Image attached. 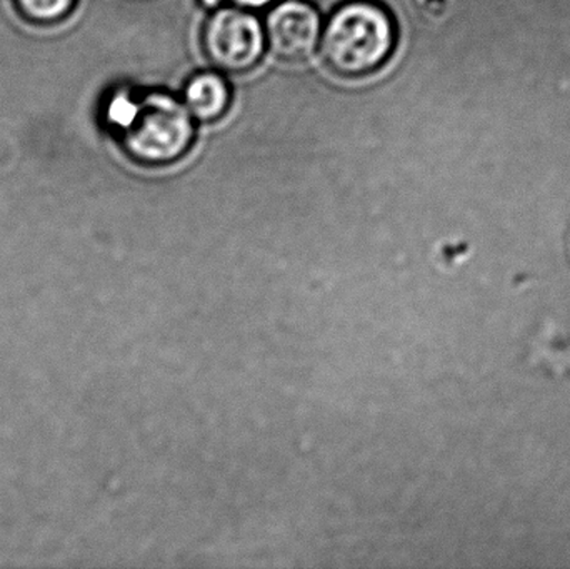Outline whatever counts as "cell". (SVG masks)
Masks as SVG:
<instances>
[{"label":"cell","mask_w":570,"mask_h":569,"mask_svg":"<svg viewBox=\"0 0 570 569\" xmlns=\"http://www.w3.org/2000/svg\"><path fill=\"white\" fill-rule=\"evenodd\" d=\"M106 119L124 154L144 167L179 163L196 143V119L180 97L163 90H119L107 102Z\"/></svg>","instance_id":"obj_1"},{"label":"cell","mask_w":570,"mask_h":569,"mask_svg":"<svg viewBox=\"0 0 570 569\" xmlns=\"http://www.w3.org/2000/svg\"><path fill=\"white\" fill-rule=\"evenodd\" d=\"M395 46L397 26L382 3L347 0L324 20L318 50L335 76L361 79L377 72L391 59Z\"/></svg>","instance_id":"obj_2"},{"label":"cell","mask_w":570,"mask_h":569,"mask_svg":"<svg viewBox=\"0 0 570 569\" xmlns=\"http://www.w3.org/2000/svg\"><path fill=\"white\" fill-rule=\"evenodd\" d=\"M200 46L213 69L224 73L249 72L267 50L264 20L254 9L223 3L207 16Z\"/></svg>","instance_id":"obj_3"},{"label":"cell","mask_w":570,"mask_h":569,"mask_svg":"<svg viewBox=\"0 0 570 569\" xmlns=\"http://www.w3.org/2000/svg\"><path fill=\"white\" fill-rule=\"evenodd\" d=\"M267 50L283 62H305L321 46L324 20L307 0H281L264 19Z\"/></svg>","instance_id":"obj_4"},{"label":"cell","mask_w":570,"mask_h":569,"mask_svg":"<svg viewBox=\"0 0 570 569\" xmlns=\"http://www.w3.org/2000/svg\"><path fill=\"white\" fill-rule=\"evenodd\" d=\"M180 99L196 122L213 124L229 112L233 106V89L220 70H199L184 84Z\"/></svg>","instance_id":"obj_5"},{"label":"cell","mask_w":570,"mask_h":569,"mask_svg":"<svg viewBox=\"0 0 570 569\" xmlns=\"http://www.w3.org/2000/svg\"><path fill=\"white\" fill-rule=\"evenodd\" d=\"M77 0H16L17 10L27 22L56 26L73 12Z\"/></svg>","instance_id":"obj_6"},{"label":"cell","mask_w":570,"mask_h":569,"mask_svg":"<svg viewBox=\"0 0 570 569\" xmlns=\"http://www.w3.org/2000/svg\"><path fill=\"white\" fill-rule=\"evenodd\" d=\"M220 3L229 6L246 7V9H257V7L269 6L274 0H219Z\"/></svg>","instance_id":"obj_7"}]
</instances>
